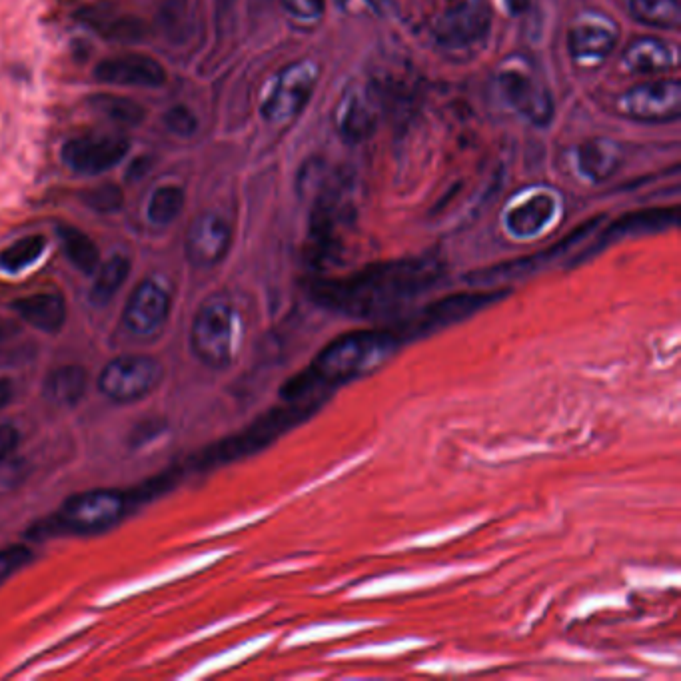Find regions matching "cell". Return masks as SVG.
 I'll use <instances>...</instances> for the list:
<instances>
[{"label": "cell", "instance_id": "cell-1", "mask_svg": "<svg viewBox=\"0 0 681 681\" xmlns=\"http://www.w3.org/2000/svg\"><path fill=\"white\" fill-rule=\"evenodd\" d=\"M444 272L446 266L436 256L400 258L370 264L344 278L312 280L308 294L328 312L376 322L402 314L434 290Z\"/></svg>", "mask_w": 681, "mask_h": 681}, {"label": "cell", "instance_id": "cell-2", "mask_svg": "<svg viewBox=\"0 0 681 681\" xmlns=\"http://www.w3.org/2000/svg\"><path fill=\"white\" fill-rule=\"evenodd\" d=\"M404 342L396 324L342 334L326 344L308 368L282 384L280 398L282 402L328 400L336 388L380 368Z\"/></svg>", "mask_w": 681, "mask_h": 681}, {"label": "cell", "instance_id": "cell-3", "mask_svg": "<svg viewBox=\"0 0 681 681\" xmlns=\"http://www.w3.org/2000/svg\"><path fill=\"white\" fill-rule=\"evenodd\" d=\"M324 404L326 400H320V398L304 400V402H284L282 406H276L268 410L266 414L258 416L244 430L194 454L190 458V466L198 472H206V470H216V468L234 464L238 460L250 458L266 450L268 446H272L278 438H282L290 430L308 422Z\"/></svg>", "mask_w": 681, "mask_h": 681}, {"label": "cell", "instance_id": "cell-4", "mask_svg": "<svg viewBox=\"0 0 681 681\" xmlns=\"http://www.w3.org/2000/svg\"><path fill=\"white\" fill-rule=\"evenodd\" d=\"M130 508L126 492L88 490L70 496L56 514L32 524L28 536L32 540H46L104 532L116 526Z\"/></svg>", "mask_w": 681, "mask_h": 681}, {"label": "cell", "instance_id": "cell-5", "mask_svg": "<svg viewBox=\"0 0 681 681\" xmlns=\"http://www.w3.org/2000/svg\"><path fill=\"white\" fill-rule=\"evenodd\" d=\"M192 352L210 368H226L242 342V316L226 296L206 300L192 322Z\"/></svg>", "mask_w": 681, "mask_h": 681}, {"label": "cell", "instance_id": "cell-6", "mask_svg": "<svg viewBox=\"0 0 681 681\" xmlns=\"http://www.w3.org/2000/svg\"><path fill=\"white\" fill-rule=\"evenodd\" d=\"M510 294V290L504 288H492V290H472V292H460L450 294L444 298H438L430 304H426L416 316H412L406 322H398L396 326L404 334L406 342L414 338H422L430 332L444 330L448 326H454L458 322L468 320L470 316L490 308L492 304L504 300Z\"/></svg>", "mask_w": 681, "mask_h": 681}, {"label": "cell", "instance_id": "cell-7", "mask_svg": "<svg viewBox=\"0 0 681 681\" xmlns=\"http://www.w3.org/2000/svg\"><path fill=\"white\" fill-rule=\"evenodd\" d=\"M162 380V366L146 354H126L110 360L98 378L100 392L118 404L146 398Z\"/></svg>", "mask_w": 681, "mask_h": 681}, {"label": "cell", "instance_id": "cell-8", "mask_svg": "<svg viewBox=\"0 0 681 681\" xmlns=\"http://www.w3.org/2000/svg\"><path fill=\"white\" fill-rule=\"evenodd\" d=\"M604 218L606 216H594L592 220L580 224L576 230H572L566 238H562L554 246H550V248H546L538 254H532V256H524V258L504 262V264H498V266H492V268L476 270V272L468 274L466 280L470 284H476V286H498V284H504V282H516V280L534 276L536 272L552 266L556 260L570 254V250L576 248L580 242L590 238L596 232V228L604 222Z\"/></svg>", "mask_w": 681, "mask_h": 681}, {"label": "cell", "instance_id": "cell-9", "mask_svg": "<svg viewBox=\"0 0 681 681\" xmlns=\"http://www.w3.org/2000/svg\"><path fill=\"white\" fill-rule=\"evenodd\" d=\"M318 74V66L308 60L286 66L276 76L266 100L262 102V118L270 124H284L296 118L310 100Z\"/></svg>", "mask_w": 681, "mask_h": 681}, {"label": "cell", "instance_id": "cell-10", "mask_svg": "<svg viewBox=\"0 0 681 681\" xmlns=\"http://www.w3.org/2000/svg\"><path fill=\"white\" fill-rule=\"evenodd\" d=\"M130 150V142L122 136L110 134H86L64 142L62 162L86 176H96L112 170L120 164Z\"/></svg>", "mask_w": 681, "mask_h": 681}, {"label": "cell", "instance_id": "cell-11", "mask_svg": "<svg viewBox=\"0 0 681 681\" xmlns=\"http://www.w3.org/2000/svg\"><path fill=\"white\" fill-rule=\"evenodd\" d=\"M678 222H680L678 206H672V208H648V210H638V212L624 214L614 224H610L588 250L580 252L578 258L574 260V264L590 260L592 256L600 254L608 246H612L616 242H622L626 238L672 230V228L678 226Z\"/></svg>", "mask_w": 681, "mask_h": 681}, {"label": "cell", "instance_id": "cell-12", "mask_svg": "<svg viewBox=\"0 0 681 681\" xmlns=\"http://www.w3.org/2000/svg\"><path fill=\"white\" fill-rule=\"evenodd\" d=\"M232 244V228L216 212L198 214L186 232V258L196 268H212L224 260Z\"/></svg>", "mask_w": 681, "mask_h": 681}, {"label": "cell", "instance_id": "cell-13", "mask_svg": "<svg viewBox=\"0 0 681 681\" xmlns=\"http://www.w3.org/2000/svg\"><path fill=\"white\" fill-rule=\"evenodd\" d=\"M622 110L644 122H670L681 114L680 80H658L632 88L622 98Z\"/></svg>", "mask_w": 681, "mask_h": 681}, {"label": "cell", "instance_id": "cell-14", "mask_svg": "<svg viewBox=\"0 0 681 681\" xmlns=\"http://www.w3.org/2000/svg\"><path fill=\"white\" fill-rule=\"evenodd\" d=\"M498 84L506 100L530 122L538 126H546L552 122L554 118L552 92L532 74L520 68H506L498 76Z\"/></svg>", "mask_w": 681, "mask_h": 681}, {"label": "cell", "instance_id": "cell-15", "mask_svg": "<svg viewBox=\"0 0 681 681\" xmlns=\"http://www.w3.org/2000/svg\"><path fill=\"white\" fill-rule=\"evenodd\" d=\"M94 78L116 86L160 88L166 84L164 66L146 54H120L104 58L94 68Z\"/></svg>", "mask_w": 681, "mask_h": 681}, {"label": "cell", "instance_id": "cell-16", "mask_svg": "<svg viewBox=\"0 0 681 681\" xmlns=\"http://www.w3.org/2000/svg\"><path fill=\"white\" fill-rule=\"evenodd\" d=\"M170 312L168 292L154 280H142L124 308L126 328L140 338L154 336L166 322Z\"/></svg>", "mask_w": 681, "mask_h": 681}, {"label": "cell", "instance_id": "cell-17", "mask_svg": "<svg viewBox=\"0 0 681 681\" xmlns=\"http://www.w3.org/2000/svg\"><path fill=\"white\" fill-rule=\"evenodd\" d=\"M490 30V10L480 0H468L448 12L436 30L440 44L448 48L470 46Z\"/></svg>", "mask_w": 681, "mask_h": 681}, {"label": "cell", "instance_id": "cell-18", "mask_svg": "<svg viewBox=\"0 0 681 681\" xmlns=\"http://www.w3.org/2000/svg\"><path fill=\"white\" fill-rule=\"evenodd\" d=\"M618 32L600 20H582L568 32V48L576 62L594 66L606 60L616 48Z\"/></svg>", "mask_w": 681, "mask_h": 681}, {"label": "cell", "instance_id": "cell-19", "mask_svg": "<svg viewBox=\"0 0 681 681\" xmlns=\"http://www.w3.org/2000/svg\"><path fill=\"white\" fill-rule=\"evenodd\" d=\"M556 216V198L548 192L534 194L512 206L506 214V228L516 238H534L546 230Z\"/></svg>", "mask_w": 681, "mask_h": 681}, {"label": "cell", "instance_id": "cell-20", "mask_svg": "<svg viewBox=\"0 0 681 681\" xmlns=\"http://www.w3.org/2000/svg\"><path fill=\"white\" fill-rule=\"evenodd\" d=\"M376 122H378L376 106L366 90L356 88L344 96L336 116L338 130L344 140L360 142L368 138L376 128Z\"/></svg>", "mask_w": 681, "mask_h": 681}, {"label": "cell", "instance_id": "cell-21", "mask_svg": "<svg viewBox=\"0 0 681 681\" xmlns=\"http://www.w3.org/2000/svg\"><path fill=\"white\" fill-rule=\"evenodd\" d=\"M676 62H678L676 50L668 42L660 38H652V36L634 40L622 56L624 68L634 74L666 72L674 68Z\"/></svg>", "mask_w": 681, "mask_h": 681}, {"label": "cell", "instance_id": "cell-22", "mask_svg": "<svg viewBox=\"0 0 681 681\" xmlns=\"http://www.w3.org/2000/svg\"><path fill=\"white\" fill-rule=\"evenodd\" d=\"M12 308L32 328L54 334L66 322V304L58 294H32L18 298Z\"/></svg>", "mask_w": 681, "mask_h": 681}, {"label": "cell", "instance_id": "cell-23", "mask_svg": "<svg viewBox=\"0 0 681 681\" xmlns=\"http://www.w3.org/2000/svg\"><path fill=\"white\" fill-rule=\"evenodd\" d=\"M580 170L592 182H602L614 176L622 162V148L618 142L608 138H594L580 146L578 152Z\"/></svg>", "mask_w": 681, "mask_h": 681}, {"label": "cell", "instance_id": "cell-24", "mask_svg": "<svg viewBox=\"0 0 681 681\" xmlns=\"http://www.w3.org/2000/svg\"><path fill=\"white\" fill-rule=\"evenodd\" d=\"M82 20L92 26L100 36L114 42H138L144 38V22L132 14H120L112 10H84Z\"/></svg>", "mask_w": 681, "mask_h": 681}, {"label": "cell", "instance_id": "cell-25", "mask_svg": "<svg viewBox=\"0 0 681 681\" xmlns=\"http://www.w3.org/2000/svg\"><path fill=\"white\" fill-rule=\"evenodd\" d=\"M86 382L88 374L84 368L76 364L60 366L46 376L42 394L54 406H74L82 400L86 392Z\"/></svg>", "mask_w": 681, "mask_h": 681}, {"label": "cell", "instance_id": "cell-26", "mask_svg": "<svg viewBox=\"0 0 681 681\" xmlns=\"http://www.w3.org/2000/svg\"><path fill=\"white\" fill-rule=\"evenodd\" d=\"M128 274H130V260L122 254L108 258L104 264H98L96 280L90 288V302L94 306L108 304L114 298V294L122 288Z\"/></svg>", "mask_w": 681, "mask_h": 681}, {"label": "cell", "instance_id": "cell-27", "mask_svg": "<svg viewBox=\"0 0 681 681\" xmlns=\"http://www.w3.org/2000/svg\"><path fill=\"white\" fill-rule=\"evenodd\" d=\"M58 238L62 242V250H64L66 258L70 260V264L74 268H78L84 274L96 272V268L100 264V254H98V248H96V244L92 242L90 236H86L84 232H80L74 226H60Z\"/></svg>", "mask_w": 681, "mask_h": 681}, {"label": "cell", "instance_id": "cell-28", "mask_svg": "<svg viewBox=\"0 0 681 681\" xmlns=\"http://www.w3.org/2000/svg\"><path fill=\"white\" fill-rule=\"evenodd\" d=\"M630 14L654 28L676 30L681 24L680 2L678 0H628Z\"/></svg>", "mask_w": 681, "mask_h": 681}, {"label": "cell", "instance_id": "cell-29", "mask_svg": "<svg viewBox=\"0 0 681 681\" xmlns=\"http://www.w3.org/2000/svg\"><path fill=\"white\" fill-rule=\"evenodd\" d=\"M88 104L96 112L106 116L108 120H114V122L124 124V126H138L146 118V108L140 102L126 98V96L96 94V96H90Z\"/></svg>", "mask_w": 681, "mask_h": 681}, {"label": "cell", "instance_id": "cell-30", "mask_svg": "<svg viewBox=\"0 0 681 681\" xmlns=\"http://www.w3.org/2000/svg\"><path fill=\"white\" fill-rule=\"evenodd\" d=\"M184 190L176 184H164L158 186L148 200L146 206V218L154 226H168L172 224L182 208H184Z\"/></svg>", "mask_w": 681, "mask_h": 681}, {"label": "cell", "instance_id": "cell-31", "mask_svg": "<svg viewBox=\"0 0 681 681\" xmlns=\"http://www.w3.org/2000/svg\"><path fill=\"white\" fill-rule=\"evenodd\" d=\"M454 574V570H442V572H424V574H400V576H388L376 582L366 584L364 588L356 590L354 596H380L390 592H402V590H414L428 584H438L440 580H446Z\"/></svg>", "mask_w": 681, "mask_h": 681}, {"label": "cell", "instance_id": "cell-32", "mask_svg": "<svg viewBox=\"0 0 681 681\" xmlns=\"http://www.w3.org/2000/svg\"><path fill=\"white\" fill-rule=\"evenodd\" d=\"M46 248V238L44 236H26L10 244L0 252V268L6 272H20L34 264Z\"/></svg>", "mask_w": 681, "mask_h": 681}, {"label": "cell", "instance_id": "cell-33", "mask_svg": "<svg viewBox=\"0 0 681 681\" xmlns=\"http://www.w3.org/2000/svg\"><path fill=\"white\" fill-rule=\"evenodd\" d=\"M180 476H182V472L178 468H170V470L160 472L158 476L134 486L130 492H126L130 506L134 508V506H140V504H146V502H152V500L164 496L166 492H170L178 484Z\"/></svg>", "mask_w": 681, "mask_h": 681}, {"label": "cell", "instance_id": "cell-34", "mask_svg": "<svg viewBox=\"0 0 681 681\" xmlns=\"http://www.w3.org/2000/svg\"><path fill=\"white\" fill-rule=\"evenodd\" d=\"M80 200L94 212L100 214H112L118 212L124 204V192L118 184L104 182L98 186H92L88 190L80 192Z\"/></svg>", "mask_w": 681, "mask_h": 681}, {"label": "cell", "instance_id": "cell-35", "mask_svg": "<svg viewBox=\"0 0 681 681\" xmlns=\"http://www.w3.org/2000/svg\"><path fill=\"white\" fill-rule=\"evenodd\" d=\"M370 624H362V622H334V624H320V626H312L306 628L302 632H298L290 644H310V642H322V640H330V638H342L348 636L352 632L364 630Z\"/></svg>", "mask_w": 681, "mask_h": 681}, {"label": "cell", "instance_id": "cell-36", "mask_svg": "<svg viewBox=\"0 0 681 681\" xmlns=\"http://www.w3.org/2000/svg\"><path fill=\"white\" fill-rule=\"evenodd\" d=\"M164 124L166 128L176 134V136H182V138H188L196 132L198 128V120L194 116V112L184 106V104H178V106H172L166 114H164Z\"/></svg>", "mask_w": 681, "mask_h": 681}, {"label": "cell", "instance_id": "cell-37", "mask_svg": "<svg viewBox=\"0 0 681 681\" xmlns=\"http://www.w3.org/2000/svg\"><path fill=\"white\" fill-rule=\"evenodd\" d=\"M424 646V642L420 640H400V642H388V644H380V646H366V648H356L350 652H342L336 656H348V658H356V656H394V654H404L408 650L420 648Z\"/></svg>", "mask_w": 681, "mask_h": 681}, {"label": "cell", "instance_id": "cell-38", "mask_svg": "<svg viewBox=\"0 0 681 681\" xmlns=\"http://www.w3.org/2000/svg\"><path fill=\"white\" fill-rule=\"evenodd\" d=\"M30 560H32V552L24 546H12L6 550H0V582L10 578L22 566L30 564Z\"/></svg>", "mask_w": 681, "mask_h": 681}, {"label": "cell", "instance_id": "cell-39", "mask_svg": "<svg viewBox=\"0 0 681 681\" xmlns=\"http://www.w3.org/2000/svg\"><path fill=\"white\" fill-rule=\"evenodd\" d=\"M164 422L160 420V418H148V420H144V422H140L136 428H134V432H132V436L128 438V442H130V446H134V448H138V446H144V444H148V442H152L156 436H160L162 432H164Z\"/></svg>", "mask_w": 681, "mask_h": 681}, {"label": "cell", "instance_id": "cell-40", "mask_svg": "<svg viewBox=\"0 0 681 681\" xmlns=\"http://www.w3.org/2000/svg\"><path fill=\"white\" fill-rule=\"evenodd\" d=\"M282 4L300 20H316L324 12V0H282Z\"/></svg>", "mask_w": 681, "mask_h": 681}, {"label": "cell", "instance_id": "cell-41", "mask_svg": "<svg viewBox=\"0 0 681 681\" xmlns=\"http://www.w3.org/2000/svg\"><path fill=\"white\" fill-rule=\"evenodd\" d=\"M18 430L10 424H0V462H4L18 446Z\"/></svg>", "mask_w": 681, "mask_h": 681}, {"label": "cell", "instance_id": "cell-42", "mask_svg": "<svg viewBox=\"0 0 681 681\" xmlns=\"http://www.w3.org/2000/svg\"><path fill=\"white\" fill-rule=\"evenodd\" d=\"M470 528H472V524L462 526V528H450V530H446V532L432 534V536H422V540H416L412 546H434V544H438V542H442V540H450V538H454V536H460V534L468 532Z\"/></svg>", "mask_w": 681, "mask_h": 681}, {"label": "cell", "instance_id": "cell-43", "mask_svg": "<svg viewBox=\"0 0 681 681\" xmlns=\"http://www.w3.org/2000/svg\"><path fill=\"white\" fill-rule=\"evenodd\" d=\"M14 398V384L8 378H0V408Z\"/></svg>", "mask_w": 681, "mask_h": 681}, {"label": "cell", "instance_id": "cell-44", "mask_svg": "<svg viewBox=\"0 0 681 681\" xmlns=\"http://www.w3.org/2000/svg\"><path fill=\"white\" fill-rule=\"evenodd\" d=\"M506 4L514 14H520L530 6V0H506Z\"/></svg>", "mask_w": 681, "mask_h": 681}, {"label": "cell", "instance_id": "cell-45", "mask_svg": "<svg viewBox=\"0 0 681 681\" xmlns=\"http://www.w3.org/2000/svg\"><path fill=\"white\" fill-rule=\"evenodd\" d=\"M10 332H12V326H10L6 320L0 318V342H2Z\"/></svg>", "mask_w": 681, "mask_h": 681}, {"label": "cell", "instance_id": "cell-46", "mask_svg": "<svg viewBox=\"0 0 681 681\" xmlns=\"http://www.w3.org/2000/svg\"><path fill=\"white\" fill-rule=\"evenodd\" d=\"M376 12H382L388 6V0H366Z\"/></svg>", "mask_w": 681, "mask_h": 681}]
</instances>
